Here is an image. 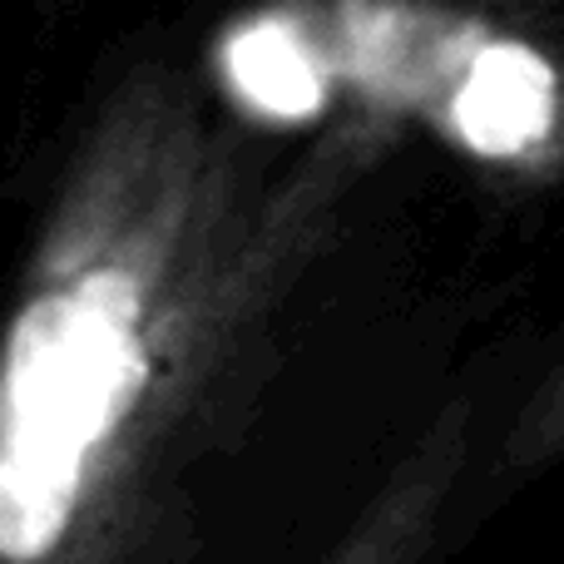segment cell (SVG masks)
Here are the masks:
<instances>
[{
  "label": "cell",
  "instance_id": "cell-1",
  "mask_svg": "<svg viewBox=\"0 0 564 564\" xmlns=\"http://www.w3.org/2000/svg\"><path fill=\"white\" fill-rule=\"evenodd\" d=\"M139 292L89 273L20 312L0 371V555L45 560L79 500L85 460L144 387Z\"/></svg>",
  "mask_w": 564,
  "mask_h": 564
},
{
  "label": "cell",
  "instance_id": "cell-2",
  "mask_svg": "<svg viewBox=\"0 0 564 564\" xmlns=\"http://www.w3.org/2000/svg\"><path fill=\"white\" fill-rule=\"evenodd\" d=\"M451 124L486 159H525L560 129V69L535 45L490 35L456 95Z\"/></svg>",
  "mask_w": 564,
  "mask_h": 564
},
{
  "label": "cell",
  "instance_id": "cell-3",
  "mask_svg": "<svg viewBox=\"0 0 564 564\" xmlns=\"http://www.w3.org/2000/svg\"><path fill=\"white\" fill-rule=\"evenodd\" d=\"M238 89L253 99L258 109L282 119H297L317 109V75L302 59V50L292 45L288 30L278 25H258L248 35L234 40V55H228Z\"/></svg>",
  "mask_w": 564,
  "mask_h": 564
}]
</instances>
